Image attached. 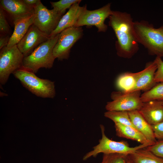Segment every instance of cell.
Returning <instances> with one entry per match:
<instances>
[{"instance_id": "cell-1", "label": "cell", "mask_w": 163, "mask_h": 163, "mask_svg": "<svg viewBox=\"0 0 163 163\" xmlns=\"http://www.w3.org/2000/svg\"><path fill=\"white\" fill-rule=\"evenodd\" d=\"M109 24L114 31L117 40L115 47L117 55L125 58L132 57L138 51L139 43L135 37L133 19L130 14L112 11Z\"/></svg>"}, {"instance_id": "cell-2", "label": "cell", "mask_w": 163, "mask_h": 163, "mask_svg": "<svg viewBox=\"0 0 163 163\" xmlns=\"http://www.w3.org/2000/svg\"><path fill=\"white\" fill-rule=\"evenodd\" d=\"M133 28L138 42L147 50L149 55L163 57V25L155 28L142 20L134 21Z\"/></svg>"}, {"instance_id": "cell-3", "label": "cell", "mask_w": 163, "mask_h": 163, "mask_svg": "<svg viewBox=\"0 0 163 163\" xmlns=\"http://www.w3.org/2000/svg\"><path fill=\"white\" fill-rule=\"evenodd\" d=\"M59 34L54 37H50L30 55L24 57L21 68L35 73L40 68L49 69L52 67L56 59L53 54V49L58 40Z\"/></svg>"}, {"instance_id": "cell-4", "label": "cell", "mask_w": 163, "mask_h": 163, "mask_svg": "<svg viewBox=\"0 0 163 163\" xmlns=\"http://www.w3.org/2000/svg\"><path fill=\"white\" fill-rule=\"evenodd\" d=\"M24 87L36 96L43 98H53L56 95L54 82L40 78L35 73L22 68L12 74Z\"/></svg>"}, {"instance_id": "cell-5", "label": "cell", "mask_w": 163, "mask_h": 163, "mask_svg": "<svg viewBox=\"0 0 163 163\" xmlns=\"http://www.w3.org/2000/svg\"><path fill=\"white\" fill-rule=\"evenodd\" d=\"M100 128L102 137L99 140V143L85 155L83 160H86L91 157H96L100 153H119L128 155L138 149L151 145L149 144H141L135 147H130L125 142L116 141L109 139L105 134L104 126L100 125Z\"/></svg>"}, {"instance_id": "cell-6", "label": "cell", "mask_w": 163, "mask_h": 163, "mask_svg": "<svg viewBox=\"0 0 163 163\" xmlns=\"http://www.w3.org/2000/svg\"><path fill=\"white\" fill-rule=\"evenodd\" d=\"M24 57L17 44L11 47L5 46L0 51V83L5 85L10 75L22 67Z\"/></svg>"}, {"instance_id": "cell-7", "label": "cell", "mask_w": 163, "mask_h": 163, "mask_svg": "<svg viewBox=\"0 0 163 163\" xmlns=\"http://www.w3.org/2000/svg\"><path fill=\"white\" fill-rule=\"evenodd\" d=\"M141 95V91L127 93L113 91L110 96L112 101L107 103L105 108L107 111L129 112L139 110L143 104Z\"/></svg>"}, {"instance_id": "cell-8", "label": "cell", "mask_w": 163, "mask_h": 163, "mask_svg": "<svg viewBox=\"0 0 163 163\" xmlns=\"http://www.w3.org/2000/svg\"><path fill=\"white\" fill-rule=\"evenodd\" d=\"M65 14L58 12L53 9H48L40 1L34 8L33 24L50 37Z\"/></svg>"}, {"instance_id": "cell-9", "label": "cell", "mask_w": 163, "mask_h": 163, "mask_svg": "<svg viewBox=\"0 0 163 163\" xmlns=\"http://www.w3.org/2000/svg\"><path fill=\"white\" fill-rule=\"evenodd\" d=\"M83 35L81 27H70L61 32L53 49L55 58L60 60L68 59L71 48Z\"/></svg>"}, {"instance_id": "cell-10", "label": "cell", "mask_w": 163, "mask_h": 163, "mask_svg": "<svg viewBox=\"0 0 163 163\" xmlns=\"http://www.w3.org/2000/svg\"><path fill=\"white\" fill-rule=\"evenodd\" d=\"M111 5L110 3H108L100 8L94 10H88L86 6L74 27L94 26L97 28L98 32H105L107 26L104 24V21L112 13Z\"/></svg>"}, {"instance_id": "cell-11", "label": "cell", "mask_w": 163, "mask_h": 163, "mask_svg": "<svg viewBox=\"0 0 163 163\" xmlns=\"http://www.w3.org/2000/svg\"><path fill=\"white\" fill-rule=\"evenodd\" d=\"M49 38V35L41 31L33 24L17 45L25 57L30 55L40 44Z\"/></svg>"}, {"instance_id": "cell-12", "label": "cell", "mask_w": 163, "mask_h": 163, "mask_svg": "<svg viewBox=\"0 0 163 163\" xmlns=\"http://www.w3.org/2000/svg\"><path fill=\"white\" fill-rule=\"evenodd\" d=\"M0 7L7 13L13 23L34 14V8L30 7L23 0H1Z\"/></svg>"}, {"instance_id": "cell-13", "label": "cell", "mask_w": 163, "mask_h": 163, "mask_svg": "<svg viewBox=\"0 0 163 163\" xmlns=\"http://www.w3.org/2000/svg\"><path fill=\"white\" fill-rule=\"evenodd\" d=\"M157 69L154 60L147 63L144 69L137 72L135 86L129 92L141 90L146 91L153 87L156 84L154 82V76Z\"/></svg>"}, {"instance_id": "cell-14", "label": "cell", "mask_w": 163, "mask_h": 163, "mask_svg": "<svg viewBox=\"0 0 163 163\" xmlns=\"http://www.w3.org/2000/svg\"><path fill=\"white\" fill-rule=\"evenodd\" d=\"M151 125L163 121V105L162 100H152L143 103L138 110Z\"/></svg>"}, {"instance_id": "cell-15", "label": "cell", "mask_w": 163, "mask_h": 163, "mask_svg": "<svg viewBox=\"0 0 163 163\" xmlns=\"http://www.w3.org/2000/svg\"><path fill=\"white\" fill-rule=\"evenodd\" d=\"M80 3L73 4L60 19L55 29L50 36L54 37L64 30L70 27H74L81 13L87 6L82 7L79 5Z\"/></svg>"}, {"instance_id": "cell-16", "label": "cell", "mask_w": 163, "mask_h": 163, "mask_svg": "<svg viewBox=\"0 0 163 163\" xmlns=\"http://www.w3.org/2000/svg\"><path fill=\"white\" fill-rule=\"evenodd\" d=\"M128 112L134 128L141 133L149 141L154 144L157 141L152 125L146 120L138 110Z\"/></svg>"}, {"instance_id": "cell-17", "label": "cell", "mask_w": 163, "mask_h": 163, "mask_svg": "<svg viewBox=\"0 0 163 163\" xmlns=\"http://www.w3.org/2000/svg\"><path fill=\"white\" fill-rule=\"evenodd\" d=\"M34 14L32 16L18 20L14 23V29L7 47L17 44L25 34L30 26L34 24Z\"/></svg>"}, {"instance_id": "cell-18", "label": "cell", "mask_w": 163, "mask_h": 163, "mask_svg": "<svg viewBox=\"0 0 163 163\" xmlns=\"http://www.w3.org/2000/svg\"><path fill=\"white\" fill-rule=\"evenodd\" d=\"M117 135L119 137L132 139L141 144H153L149 141L145 137L134 127L119 123H114Z\"/></svg>"}, {"instance_id": "cell-19", "label": "cell", "mask_w": 163, "mask_h": 163, "mask_svg": "<svg viewBox=\"0 0 163 163\" xmlns=\"http://www.w3.org/2000/svg\"><path fill=\"white\" fill-rule=\"evenodd\" d=\"M128 156L131 163H163V158L144 148L138 149Z\"/></svg>"}, {"instance_id": "cell-20", "label": "cell", "mask_w": 163, "mask_h": 163, "mask_svg": "<svg viewBox=\"0 0 163 163\" xmlns=\"http://www.w3.org/2000/svg\"><path fill=\"white\" fill-rule=\"evenodd\" d=\"M137 74L127 72L120 75L117 81V86L123 93L129 92L135 86Z\"/></svg>"}, {"instance_id": "cell-21", "label": "cell", "mask_w": 163, "mask_h": 163, "mask_svg": "<svg viewBox=\"0 0 163 163\" xmlns=\"http://www.w3.org/2000/svg\"><path fill=\"white\" fill-rule=\"evenodd\" d=\"M141 99L143 103L152 100H163V82L156 84L150 89L145 91L141 95Z\"/></svg>"}, {"instance_id": "cell-22", "label": "cell", "mask_w": 163, "mask_h": 163, "mask_svg": "<svg viewBox=\"0 0 163 163\" xmlns=\"http://www.w3.org/2000/svg\"><path fill=\"white\" fill-rule=\"evenodd\" d=\"M104 116L114 122L134 127L129 117L128 112L126 111H107Z\"/></svg>"}, {"instance_id": "cell-23", "label": "cell", "mask_w": 163, "mask_h": 163, "mask_svg": "<svg viewBox=\"0 0 163 163\" xmlns=\"http://www.w3.org/2000/svg\"><path fill=\"white\" fill-rule=\"evenodd\" d=\"M128 155L119 153L103 154L100 163H126Z\"/></svg>"}, {"instance_id": "cell-24", "label": "cell", "mask_w": 163, "mask_h": 163, "mask_svg": "<svg viewBox=\"0 0 163 163\" xmlns=\"http://www.w3.org/2000/svg\"><path fill=\"white\" fill-rule=\"evenodd\" d=\"M81 1L79 0H61L56 2H50V3L53 9L58 12L65 13L67 9L69 8L74 4Z\"/></svg>"}, {"instance_id": "cell-25", "label": "cell", "mask_w": 163, "mask_h": 163, "mask_svg": "<svg viewBox=\"0 0 163 163\" xmlns=\"http://www.w3.org/2000/svg\"><path fill=\"white\" fill-rule=\"evenodd\" d=\"M0 35H9L10 28L6 20L5 13L0 7Z\"/></svg>"}, {"instance_id": "cell-26", "label": "cell", "mask_w": 163, "mask_h": 163, "mask_svg": "<svg viewBox=\"0 0 163 163\" xmlns=\"http://www.w3.org/2000/svg\"><path fill=\"white\" fill-rule=\"evenodd\" d=\"M157 65V69L154 76V82L156 84L163 82V61L161 58L156 57L154 60Z\"/></svg>"}, {"instance_id": "cell-27", "label": "cell", "mask_w": 163, "mask_h": 163, "mask_svg": "<svg viewBox=\"0 0 163 163\" xmlns=\"http://www.w3.org/2000/svg\"><path fill=\"white\" fill-rule=\"evenodd\" d=\"M156 155L163 158V140L157 141L152 145L146 148Z\"/></svg>"}, {"instance_id": "cell-28", "label": "cell", "mask_w": 163, "mask_h": 163, "mask_svg": "<svg viewBox=\"0 0 163 163\" xmlns=\"http://www.w3.org/2000/svg\"><path fill=\"white\" fill-rule=\"evenodd\" d=\"M156 139L159 141L163 140V121L152 125Z\"/></svg>"}, {"instance_id": "cell-29", "label": "cell", "mask_w": 163, "mask_h": 163, "mask_svg": "<svg viewBox=\"0 0 163 163\" xmlns=\"http://www.w3.org/2000/svg\"><path fill=\"white\" fill-rule=\"evenodd\" d=\"M10 35H0V49L7 46L10 38Z\"/></svg>"}, {"instance_id": "cell-30", "label": "cell", "mask_w": 163, "mask_h": 163, "mask_svg": "<svg viewBox=\"0 0 163 163\" xmlns=\"http://www.w3.org/2000/svg\"><path fill=\"white\" fill-rule=\"evenodd\" d=\"M24 3L30 7L34 8L40 2V0H23Z\"/></svg>"}, {"instance_id": "cell-31", "label": "cell", "mask_w": 163, "mask_h": 163, "mask_svg": "<svg viewBox=\"0 0 163 163\" xmlns=\"http://www.w3.org/2000/svg\"><path fill=\"white\" fill-rule=\"evenodd\" d=\"M126 163H131L130 160H129V158L128 156V159Z\"/></svg>"}, {"instance_id": "cell-32", "label": "cell", "mask_w": 163, "mask_h": 163, "mask_svg": "<svg viewBox=\"0 0 163 163\" xmlns=\"http://www.w3.org/2000/svg\"><path fill=\"white\" fill-rule=\"evenodd\" d=\"M162 104H163V100H162Z\"/></svg>"}]
</instances>
